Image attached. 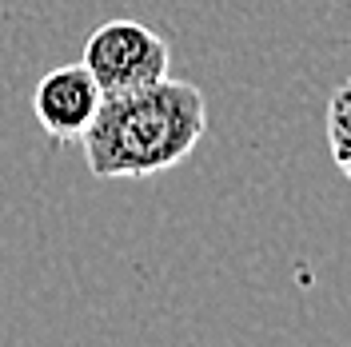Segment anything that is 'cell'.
I'll return each instance as SVG.
<instances>
[{"instance_id": "cell-1", "label": "cell", "mask_w": 351, "mask_h": 347, "mask_svg": "<svg viewBox=\"0 0 351 347\" xmlns=\"http://www.w3.org/2000/svg\"><path fill=\"white\" fill-rule=\"evenodd\" d=\"M208 132V104L196 84L160 80L140 92L104 96L88 128L84 160L96 180H144L192 156Z\"/></svg>"}, {"instance_id": "cell-2", "label": "cell", "mask_w": 351, "mask_h": 347, "mask_svg": "<svg viewBox=\"0 0 351 347\" xmlns=\"http://www.w3.org/2000/svg\"><path fill=\"white\" fill-rule=\"evenodd\" d=\"M168 40L140 21H104L88 32L80 56V64L92 72L104 96H124L168 80Z\"/></svg>"}, {"instance_id": "cell-4", "label": "cell", "mask_w": 351, "mask_h": 347, "mask_svg": "<svg viewBox=\"0 0 351 347\" xmlns=\"http://www.w3.org/2000/svg\"><path fill=\"white\" fill-rule=\"evenodd\" d=\"M328 148L335 168L351 180V76L328 100Z\"/></svg>"}, {"instance_id": "cell-3", "label": "cell", "mask_w": 351, "mask_h": 347, "mask_svg": "<svg viewBox=\"0 0 351 347\" xmlns=\"http://www.w3.org/2000/svg\"><path fill=\"white\" fill-rule=\"evenodd\" d=\"M104 104V92L92 80L84 64H64L44 72L40 84L32 88V116L52 140H84L96 124V112Z\"/></svg>"}]
</instances>
